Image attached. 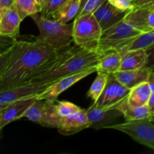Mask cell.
<instances>
[{"mask_svg":"<svg viewBox=\"0 0 154 154\" xmlns=\"http://www.w3.org/2000/svg\"><path fill=\"white\" fill-rule=\"evenodd\" d=\"M126 98L118 104L115 108L123 114V118L126 120V121L150 119V111L147 105L141 107L132 106L129 104Z\"/></svg>","mask_w":154,"mask_h":154,"instance_id":"ffe728a7","label":"cell"},{"mask_svg":"<svg viewBox=\"0 0 154 154\" xmlns=\"http://www.w3.org/2000/svg\"><path fill=\"white\" fill-rule=\"evenodd\" d=\"M86 110L90 121V128L96 130L108 129L109 126L119 123V120L123 117V114L116 108L102 109L93 104Z\"/></svg>","mask_w":154,"mask_h":154,"instance_id":"8fae6325","label":"cell"},{"mask_svg":"<svg viewBox=\"0 0 154 154\" xmlns=\"http://www.w3.org/2000/svg\"><path fill=\"white\" fill-rule=\"evenodd\" d=\"M30 17L39 30L38 38L54 49H63L70 46L73 42V23H64L54 19L47 18L40 13L31 15Z\"/></svg>","mask_w":154,"mask_h":154,"instance_id":"3957f363","label":"cell"},{"mask_svg":"<svg viewBox=\"0 0 154 154\" xmlns=\"http://www.w3.org/2000/svg\"><path fill=\"white\" fill-rule=\"evenodd\" d=\"M17 39V38H16ZM15 38H11L5 36H0V47H6V48H10L16 41Z\"/></svg>","mask_w":154,"mask_h":154,"instance_id":"1f68e13d","label":"cell"},{"mask_svg":"<svg viewBox=\"0 0 154 154\" xmlns=\"http://www.w3.org/2000/svg\"><path fill=\"white\" fill-rule=\"evenodd\" d=\"M102 29L94 15L77 16L73 23V42L87 50H98Z\"/></svg>","mask_w":154,"mask_h":154,"instance_id":"5b68a950","label":"cell"},{"mask_svg":"<svg viewBox=\"0 0 154 154\" xmlns=\"http://www.w3.org/2000/svg\"><path fill=\"white\" fill-rule=\"evenodd\" d=\"M14 0H0V15L14 5Z\"/></svg>","mask_w":154,"mask_h":154,"instance_id":"e575fe53","label":"cell"},{"mask_svg":"<svg viewBox=\"0 0 154 154\" xmlns=\"http://www.w3.org/2000/svg\"><path fill=\"white\" fill-rule=\"evenodd\" d=\"M147 82H148L149 85H150L152 93H154V71H152L150 72L148 80H147Z\"/></svg>","mask_w":154,"mask_h":154,"instance_id":"d590c367","label":"cell"},{"mask_svg":"<svg viewBox=\"0 0 154 154\" xmlns=\"http://www.w3.org/2000/svg\"><path fill=\"white\" fill-rule=\"evenodd\" d=\"M108 129L123 132L138 144L154 150V123L149 118L117 123Z\"/></svg>","mask_w":154,"mask_h":154,"instance_id":"8992f818","label":"cell"},{"mask_svg":"<svg viewBox=\"0 0 154 154\" xmlns=\"http://www.w3.org/2000/svg\"><path fill=\"white\" fill-rule=\"evenodd\" d=\"M151 94L150 85L147 81H145L131 89L126 99L129 104L132 106H144L148 103Z\"/></svg>","mask_w":154,"mask_h":154,"instance_id":"44dd1931","label":"cell"},{"mask_svg":"<svg viewBox=\"0 0 154 154\" xmlns=\"http://www.w3.org/2000/svg\"><path fill=\"white\" fill-rule=\"evenodd\" d=\"M124 20L143 32L150 31L154 29V8L149 6L134 8L126 14Z\"/></svg>","mask_w":154,"mask_h":154,"instance_id":"5bb4252c","label":"cell"},{"mask_svg":"<svg viewBox=\"0 0 154 154\" xmlns=\"http://www.w3.org/2000/svg\"><path fill=\"white\" fill-rule=\"evenodd\" d=\"M9 105H10V104H1L0 103V111H2V110H4L5 108H7Z\"/></svg>","mask_w":154,"mask_h":154,"instance_id":"8d00e7d4","label":"cell"},{"mask_svg":"<svg viewBox=\"0 0 154 154\" xmlns=\"http://www.w3.org/2000/svg\"><path fill=\"white\" fill-rule=\"evenodd\" d=\"M23 117L45 127L57 129L61 120L55 102L38 99L26 111Z\"/></svg>","mask_w":154,"mask_h":154,"instance_id":"52a82bcc","label":"cell"},{"mask_svg":"<svg viewBox=\"0 0 154 154\" xmlns=\"http://www.w3.org/2000/svg\"><path fill=\"white\" fill-rule=\"evenodd\" d=\"M141 33L142 31L123 19L102 31L98 50L103 54L111 51L120 52Z\"/></svg>","mask_w":154,"mask_h":154,"instance_id":"277c9868","label":"cell"},{"mask_svg":"<svg viewBox=\"0 0 154 154\" xmlns=\"http://www.w3.org/2000/svg\"><path fill=\"white\" fill-rule=\"evenodd\" d=\"M117 8L124 11H130L134 8L133 0H108Z\"/></svg>","mask_w":154,"mask_h":154,"instance_id":"f1b7e54d","label":"cell"},{"mask_svg":"<svg viewBox=\"0 0 154 154\" xmlns=\"http://www.w3.org/2000/svg\"><path fill=\"white\" fill-rule=\"evenodd\" d=\"M121 60L122 55L119 51H111L105 53L96 64V69L108 74H114L120 70Z\"/></svg>","mask_w":154,"mask_h":154,"instance_id":"7402d4cb","label":"cell"},{"mask_svg":"<svg viewBox=\"0 0 154 154\" xmlns=\"http://www.w3.org/2000/svg\"><path fill=\"white\" fill-rule=\"evenodd\" d=\"M14 5L22 20L26 17L42 11V7L36 0H14Z\"/></svg>","mask_w":154,"mask_h":154,"instance_id":"cb8c5ba5","label":"cell"},{"mask_svg":"<svg viewBox=\"0 0 154 154\" xmlns=\"http://www.w3.org/2000/svg\"><path fill=\"white\" fill-rule=\"evenodd\" d=\"M105 0H86L84 4L82 5L78 16L84 14H93L94 12L100 7L101 5Z\"/></svg>","mask_w":154,"mask_h":154,"instance_id":"83f0119b","label":"cell"},{"mask_svg":"<svg viewBox=\"0 0 154 154\" xmlns=\"http://www.w3.org/2000/svg\"><path fill=\"white\" fill-rule=\"evenodd\" d=\"M37 98L23 99L10 104L0 114V131L12 122L23 118L26 111L35 102Z\"/></svg>","mask_w":154,"mask_h":154,"instance_id":"2e32d148","label":"cell"},{"mask_svg":"<svg viewBox=\"0 0 154 154\" xmlns=\"http://www.w3.org/2000/svg\"><path fill=\"white\" fill-rule=\"evenodd\" d=\"M56 105H57V111L61 117L75 114L82 110V108L77 105L67 101H60V102L59 101Z\"/></svg>","mask_w":154,"mask_h":154,"instance_id":"484cf974","label":"cell"},{"mask_svg":"<svg viewBox=\"0 0 154 154\" xmlns=\"http://www.w3.org/2000/svg\"><path fill=\"white\" fill-rule=\"evenodd\" d=\"M103 54L99 50H87L70 46L65 57L48 72L35 77L32 82L54 84L61 78L96 66Z\"/></svg>","mask_w":154,"mask_h":154,"instance_id":"7a4b0ae2","label":"cell"},{"mask_svg":"<svg viewBox=\"0 0 154 154\" xmlns=\"http://www.w3.org/2000/svg\"><path fill=\"white\" fill-rule=\"evenodd\" d=\"M96 72H97V76L95 78L91 87L87 93V97L91 99L93 102H96L101 96L104 89L106 87L109 77V74L106 72H101V71H97Z\"/></svg>","mask_w":154,"mask_h":154,"instance_id":"d4e9b609","label":"cell"},{"mask_svg":"<svg viewBox=\"0 0 154 154\" xmlns=\"http://www.w3.org/2000/svg\"><path fill=\"white\" fill-rule=\"evenodd\" d=\"M1 112H2V111H0V114H1Z\"/></svg>","mask_w":154,"mask_h":154,"instance_id":"60d3db41","label":"cell"},{"mask_svg":"<svg viewBox=\"0 0 154 154\" xmlns=\"http://www.w3.org/2000/svg\"><path fill=\"white\" fill-rule=\"evenodd\" d=\"M53 84L30 82L19 87L0 91V103L11 104L29 98H37Z\"/></svg>","mask_w":154,"mask_h":154,"instance_id":"9c48e42d","label":"cell"},{"mask_svg":"<svg viewBox=\"0 0 154 154\" xmlns=\"http://www.w3.org/2000/svg\"><path fill=\"white\" fill-rule=\"evenodd\" d=\"M11 48L12 46L10 48H8L7 51L0 54V78L2 76L3 73H4L5 70L6 69V66L8 65V63L11 53Z\"/></svg>","mask_w":154,"mask_h":154,"instance_id":"f546056e","label":"cell"},{"mask_svg":"<svg viewBox=\"0 0 154 154\" xmlns=\"http://www.w3.org/2000/svg\"><path fill=\"white\" fill-rule=\"evenodd\" d=\"M90 127L87 110L82 109L78 113L61 117L57 129L61 135L69 136Z\"/></svg>","mask_w":154,"mask_h":154,"instance_id":"7c38bea8","label":"cell"},{"mask_svg":"<svg viewBox=\"0 0 154 154\" xmlns=\"http://www.w3.org/2000/svg\"><path fill=\"white\" fill-rule=\"evenodd\" d=\"M82 0H66L64 4L53 14V19L67 23L76 17L81 10Z\"/></svg>","mask_w":154,"mask_h":154,"instance_id":"d6986e66","label":"cell"},{"mask_svg":"<svg viewBox=\"0 0 154 154\" xmlns=\"http://www.w3.org/2000/svg\"><path fill=\"white\" fill-rule=\"evenodd\" d=\"M152 71L151 69L145 66L133 70H120L115 72L114 75L119 82L131 90L135 86L147 81Z\"/></svg>","mask_w":154,"mask_h":154,"instance_id":"e0dca14e","label":"cell"},{"mask_svg":"<svg viewBox=\"0 0 154 154\" xmlns=\"http://www.w3.org/2000/svg\"><path fill=\"white\" fill-rule=\"evenodd\" d=\"M134 7L149 6L154 8V0H133Z\"/></svg>","mask_w":154,"mask_h":154,"instance_id":"d6a6232c","label":"cell"},{"mask_svg":"<svg viewBox=\"0 0 154 154\" xmlns=\"http://www.w3.org/2000/svg\"><path fill=\"white\" fill-rule=\"evenodd\" d=\"M10 48H6V47H0V54H2V53L5 52V51H7V50Z\"/></svg>","mask_w":154,"mask_h":154,"instance_id":"f35d334b","label":"cell"},{"mask_svg":"<svg viewBox=\"0 0 154 154\" xmlns=\"http://www.w3.org/2000/svg\"><path fill=\"white\" fill-rule=\"evenodd\" d=\"M22 21L14 5H13L0 15V35L11 38H17Z\"/></svg>","mask_w":154,"mask_h":154,"instance_id":"9a60e30c","label":"cell"},{"mask_svg":"<svg viewBox=\"0 0 154 154\" xmlns=\"http://www.w3.org/2000/svg\"><path fill=\"white\" fill-rule=\"evenodd\" d=\"M121 55L120 70H133L145 67L147 65V53L146 50H131L121 54Z\"/></svg>","mask_w":154,"mask_h":154,"instance_id":"ac0fdd59","label":"cell"},{"mask_svg":"<svg viewBox=\"0 0 154 154\" xmlns=\"http://www.w3.org/2000/svg\"><path fill=\"white\" fill-rule=\"evenodd\" d=\"M70 46L54 49L37 37L17 38L12 45L5 70L0 78V91L32 82L35 77L57 65L67 54Z\"/></svg>","mask_w":154,"mask_h":154,"instance_id":"6da1fadb","label":"cell"},{"mask_svg":"<svg viewBox=\"0 0 154 154\" xmlns=\"http://www.w3.org/2000/svg\"><path fill=\"white\" fill-rule=\"evenodd\" d=\"M154 45V29L148 32L141 33L135 38L127 47L120 51V54H123L128 51L136 49H144L147 51L148 48Z\"/></svg>","mask_w":154,"mask_h":154,"instance_id":"603a6c76","label":"cell"},{"mask_svg":"<svg viewBox=\"0 0 154 154\" xmlns=\"http://www.w3.org/2000/svg\"><path fill=\"white\" fill-rule=\"evenodd\" d=\"M147 63L146 66L154 71V45L147 50Z\"/></svg>","mask_w":154,"mask_h":154,"instance_id":"4dcf8cb0","label":"cell"},{"mask_svg":"<svg viewBox=\"0 0 154 154\" xmlns=\"http://www.w3.org/2000/svg\"><path fill=\"white\" fill-rule=\"evenodd\" d=\"M149 111H150V120L154 122V93H152L150 99L147 103Z\"/></svg>","mask_w":154,"mask_h":154,"instance_id":"836d02e7","label":"cell"},{"mask_svg":"<svg viewBox=\"0 0 154 154\" xmlns=\"http://www.w3.org/2000/svg\"><path fill=\"white\" fill-rule=\"evenodd\" d=\"M96 72H97V69H96V66H95L93 67L90 68V69L82 71V72L63 77L58 81H56L55 83L51 84L46 91L38 96L37 99L46 100L51 102H56L57 100V98L63 92L67 90L68 89L72 87L77 82L82 80L83 78H86V77L89 76L90 75H92Z\"/></svg>","mask_w":154,"mask_h":154,"instance_id":"30bf717a","label":"cell"},{"mask_svg":"<svg viewBox=\"0 0 154 154\" xmlns=\"http://www.w3.org/2000/svg\"><path fill=\"white\" fill-rule=\"evenodd\" d=\"M47 1H48V0H36V2H37L41 6H42V7H43L44 5L46 3Z\"/></svg>","mask_w":154,"mask_h":154,"instance_id":"74e56055","label":"cell"},{"mask_svg":"<svg viewBox=\"0 0 154 154\" xmlns=\"http://www.w3.org/2000/svg\"><path fill=\"white\" fill-rule=\"evenodd\" d=\"M129 12L117 8L108 0H105L93 15L99 22L102 31H104L123 20Z\"/></svg>","mask_w":154,"mask_h":154,"instance_id":"4fadbf2b","label":"cell"},{"mask_svg":"<svg viewBox=\"0 0 154 154\" xmlns=\"http://www.w3.org/2000/svg\"><path fill=\"white\" fill-rule=\"evenodd\" d=\"M0 36H2V35H0Z\"/></svg>","mask_w":154,"mask_h":154,"instance_id":"b9f144b4","label":"cell"},{"mask_svg":"<svg viewBox=\"0 0 154 154\" xmlns=\"http://www.w3.org/2000/svg\"><path fill=\"white\" fill-rule=\"evenodd\" d=\"M85 1H86V0H82V5L84 4V2H85ZM82 5H81V6H82Z\"/></svg>","mask_w":154,"mask_h":154,"instance_id":"ab89813d","label":"cell"},{"mask_svg":"<svg viewBox=\"0 0 154 154\" xmlns=\"http://www.w3.org/2000/svg\"><path fill=\"white\" fill-rule=\"evenodd\" d=\"M129 92L130 90L119 82L114 74H109L106 87L93 105L102 109H114L127 97Z\"/></svg>","mask_w":154,"mask_h":154,"instance_id":"ba28073f","label":"cell"},{"mask_svg":"<svg viewBox=\"0 0 154 154\" xmlns=\"http://www.w3.org/2000/svg\"><path fill=\"white\" fill-rule=\"evenodd\" d=\"M66 0H48L42 7L41 14L47 18L52 17L53 14L64 4Z\"/></svg>","mask_w":154,"mask_h":154,"instance_id":"4316f807","label":"cell"}]
</instances>
